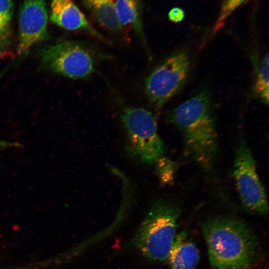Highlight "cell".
<instances>
[{
	"label": "cell",
	"instance_id": "obj_5",
	"mask_svg": "<svg viewBox=\"0 0 269 269\" xmlns=\"http://www.w3.org/2000/svg\"><path fill=\"white\" fill-rule=\"evenodd\" d=\"M190 57L185 48L170 55L145 80V89L150 103L159 109L185 84L189 74Z\"/></svg>",
	"mask_w": 269,
	"mask_h": 269
},
{
	"label": "cell",
	"instance_id": "obj_13",
	"mask_svg": "<svg viewBox=\"0 0 269 269\" xmlns=\"http://www.w3.org/2000/svg\"><path fill=\"white\" fill-rule=\"evenodd\" d=\"M269 53L262 59L253 87L254 94L264 103L269 104Z\"/></svg>",
	"mask_w": 269,
	"mask_h": 269
},
{
	"label": "cell",
	"instance_id": "obj_4",
	"mask_svg": "<svg viewBox=\"0 0 269 269\" xmlns=\"http://www.w3.org/2000/svg\"><path fill=\"white\" fill-rule=\"evenodd\" d=\"M121 118L127 133V149L131 155L147 164H154L163 156L164 144L150 112L128 107L123 111Z\"/></svg>",
	"mask_w": 269,
	"mask_h": 269
},
{
	"label": "cell",
	"instance_id": "obj_16",
	"mask_svg": "<svg viewBox=\"0 0 269 269\" xmlns=\"http://www.w3.org/2000/svg\"><path fill=\"white\" fill-rule=\"evenodd\" d=\"M156 170L160 181L164 184H169L173 181L175 173L174 162L163 156L154 163Z\"/></svg>",
	"mask_w": 269,
	"mask_h": 269
},
{
	"label": "cell",
	"instance_id": "obj_12",
	"mask_svg": "<svg viewBox=\"0 0 269 269\" xmlns=\"http://www.w3.org/2000/svg\"><path fill=\"white\" fill-rule=\"evenodd\" d=\"M116 7L118 17L123 29L124 27L134 29L146 47L139 0H116Z\"/></svg>",
	"mask_w": 269,
	"mask_h": 269
},
{
	"label": "cell",
	"instance_id": "obj_7",
	"mask_svg": "<svg viewBox=\"0 0 269 269\" xmlns=\"http://www.w3.org/2000/svg\"><path fill=\"white\" fill-rule=\"evenodd\" d=\"M40 56L43 65L47 69L72 79L88 78L95 69V58L91 51L73 41L46 46Z\"/></svg>",
	"mask_w": 269,
	"mask_h": 269
},
{
	"label": "cell",
	"instance_id": "obj_6",
	"mask_svg": "<svg viewBox=\"0 0 269 269\" xmlns=\"http://www.w3.org/2000/svg\"><path fill=\"white\" fill-rule=\"evenodd\" d=\"M233 176L239 198L245 209L261 216L268 215L267 194L257 173L253 155L244 141H240L235 149Z\"/></svg>",
	"mask_w": 269,
	"mask_h": 269
},
{
	"label": "cell",
	"instance_id": "obj_10",
	"mask_svg": "<svg viewBox=\"0 0 269 269\" xmlns=\"http://www.w3.org/2000/svg\"><path fill=\"white\" fill-rule=\"evenodd\" d=\"M168 259L170 269H197L199 252L186 232L176 235Z\"/></svg>",
	"mask_w": 269,
	"mask_h": 269
},
{
	"label": "cell",
	"instance_id": "obj_9",
	"mask_svg": "<svg viewBox=\"0 0 269 269\" xmlns=\"http://www.w3.org/2000/svg\"><path fill=\"white\" fill-rule=\"evenodd\" d=\"M50 19L57 25L65 29L84 31L100 39H104L73 0H51Z\"/></svg>",
	"mask_w": 269,
	"mask_h": 269
},
{
	"label": "cell",
	"instance_id": "obj_3",
	"mask_svg": "<svg viewBox=\"0 0 269 269\" xmlns=\"http://www.w3.org/2000/svg\"><path fill=\"white\" fill-rule=\"evenodd\" d=\"M180 215V208L175 203L163 200L155 202L134 235V246L150 261L168 259Z\"/></svg>",
	"mask_w": 269,
	"mask_h": 269
},
{
	"label": "cell",
	"instance_id": "obj_11",
	"mask_svg": "<svg viewBox=\"0 0 269 269\" xmlns=\"http://www.w3.org/2000/svg\"><path fill=\"white\" fill-rule=\"evenodd\" d=\"M98 23L108 31L117 34L123 28L119 20L116 0H82Z\"/></svg>",
	"mask_w": 269,
	"mask_h": 269
},
{
	"label": "cell",
	"instance_id": "obj_14",
	"mask_svg": "<svg viewBox=\"0 0 269 269\" xmlns=\"http://www.w3.org/2000/svg\"><path fill=\"white\" fill-rule=\"evenodd\" d=\"M12 11V0H0V40L7 48L10 42Z\"/></svg>",
	"mask_w": 269,
	"mask_h": 269
},
{
	"label": "cell",
	"instance_id": "obj_17",
	"mask_svg": "<svg viewBox=\"0 0 269 269\" xmlns=\"http://www.w3.org/2000/svg\"><path fill=\"white\" fill-rule=\"evenodd\" d=\"M185 14V11L182 8L175 7L170 10L168 14V17L171 21L177 23L183 20Z\"/></svg>",
	"mask_w": 269,
	"mask_h": 269
},
{
	"label": "cell",
	"instance_id": "obj_1",
	"mask_svg": "<svg viewBox=\"0 0 269 269\" xmlns=\"http://www.w3.org/2000/svg\"><path fill=\"white\" fill-rule=\"evenodd\" d=\"M209 262L213 269H250L258 241L246 223L232 216L210 218L202 225Z\"/></svg>",
	"mask_w": 269,
	"mask_h": 269
},
{
	"label": "cell",
	"instance_id": "obj_2",
	"mask_svg": "<svg viewBox=\"0 0 269 269\" xmlns=\"http://www.w3.org/2000/svg\"><path fill=\"white\" fill-rule=\"evenodd\" d=\"M170 122L181 132L185 153L205 170L213 166L218 151L211 99L202 92L169 113Z\"/></svg>",
	"mask_w": 269,
	"mask_h": 269
},
{
	"label": "cell",
	"instance_id": "obj_18",
	"mask_svg": "<svg viewBox=\"0 0 269 269\" xmlns=\"http://www.w3.org/2000/svg\"><path fill=\"white\" fill-rule=\"evenodd\" d=\"M22 145L19 142H10L6 140H0V149L5 148H18L21 147Z\"/></svg>",
	"mask_w": 269,
	"mask_h": 269
},
{
	"label": "cell",
	"instance_id": "obj_8",
	"mask_svg": "<svg viewBox=\"0 0 269 269\" xmlns=\"http://www.w3.org/2000/svg\"><path fill=\"white\" fill-rule=\"evenodd\" d=\"M47 21L45 0H24L19 17L18 55L45 38Z\"/></svg>",
	"mask_w": 269,
	"mask_h": 269
},
{
	"label": "cell",
	"instance_id": "obj_20",
	"mask_svg": "<svg viewBox=\"0 0 269 269\" xmlns=\"http://www.w3.org/2000/svg\"><path fill=\"white\" fill-rule=\"evenodd\" d=\"M0 269H26V268L25 266H23V267H17L10 268H4L0 267Z\"/></svg>",
	"mask_w": 269,
	"mask_h": 269
},
{
	"label": "cell",
	"instance_id": "obj_19",
	"mask_svg": "<svg viewBox=\"0 0 269 269\" xmlns=\"http://www.w3.org/2000/svg\"><path fill=\"white\" fill-rule=\"evenodd\" d=\"M7 48L4 45L0 40V55L4 54L6 51L7 50Z\"/></svg>",
	"mask_w": 269,
	"mask_h": 269
},
{
	"label": "cell",
	"instance_id": "obj_15",
	"mask_svg": "<svg viewBox=\"0 0 269 269\" xmlns=\"http://www.w3.org/2000/svg\"><path fill=\"white\" fill-rule=\"evenodd\" d=\"M249 0H224L212 34L216 33L225 24L227 19L240 6Z\"/></svg>",
	"mask_w": 269,
	"mask_h": 269
}]
</instances>
